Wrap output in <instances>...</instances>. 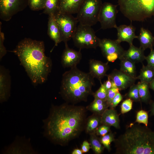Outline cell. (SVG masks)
I'll return each mask as SVG.
<instances>
[{
  "instance_id": "6da1fadb",
  "label": "cell",
  "mask_w": 154,
  "mask_h": 154,
  "mask_svg": "<svg viewBox=\"0 0 154 154\" xmlns=\"http://www.w3.org/2000/svg\"><path fill=\"white\" fill-rule=\"evenodd\" d=\"M87 111L84 106L67 102L52 105L48 117L43 120L44 135L55 144L67 145L84 130Z\"/></svg>"
},
{
  "instance_id": "7a4b0ae2",
  "label": "cell",
  "mask_w": 154,
  "mask_h": 154,
  "mask_svg": "<svg viewBox=\"0 0 154 154\" xmlns=\"http://www.w3.org/2000/svg\"><path fill=\"white\" fill-rule=\"evenodd\" d=\"M11 52L17 56L35 86L46 81L51 70L52 62L50 58L45 54L43 41L25 38Z\"/></svg>"
},
{
  "instance_id": "3957f363",
  "label": "cell",
  "mask_w": 154,
  "mask_h": 154,
  "mask_svg": "<svg viewBox=\"0 0 154 154\" xmlns=\"http://www.w3.org/2000/svg\"><path fill=\"white\" fill-rule=\"evenodd\" d=\"M114 142L116 154H154V131L145 125L131 124Z\"/></svg>"
},
{
  "instance_id": "277c9868",
  "label": "cell",
  "mask_w": 154,
  "mask_h": 154,
  "mask_svg": "<svg viewBox=\"0 0 154 154\" xmlns=\"http://www.w3.org/2000/svg\"><path fill=\"white\" fill-rule=\"evenodd\" d=\"M94 78L89 72L82 71L77 67L71 68L62 75L60 94L69 104L86 102L88 96L93 93Z\"/></svg>"
},
{
  "instance_id": "5b68a950",
  "label": "cell",
  "mask_w": 154,
  "mask_h": 154,
  "mask_svg": "<svg viewBox=\"0 0 154 154\" xmlns=\"http://www.w3.org/2000/svg\"><path fill=\"white\" fill-rule=\"evenodd\" d=\"M119 9L130 21L143 22L154 17V0H117Z\"/></svg>"
},
{
  "instance_id": "8992f818",
  "label": "cell",
  "mask_w": 154,
  "mask_h": 154,
  "mask_svg": "<svg viewBox=\"0 0 154 154\" xmlns=\"http://www.w3.org/2000/svg\"><path fill=\"white\" fill-rule=\"evenodd\" d=\"M102 4L101 0H84L77 13L79 23L90 27L96 24Z\"/></svg>"
},
{
  "instance_id": "52a82bcc",
  "label": "cell",
  "mask_w": 154,
  "mask_h": 154,
  "mask_svg": "<svg viewBox=\"0 0 154 154\" xmlns=\"http://www.w3.org/2000/svg\"><path fill=\"white\" fill-rule=\"evenodd\" d=\"M75 45L80 50L96 49L99 46L100 39L97 37L90 26L79 23L72 38Z\"/></svg>"
},
{
  "instance_id": "ba28073f",
  "label": "cell",
  "mask_w": 154,
  "mask_h": 154,
  "mask_svg": "<svg viewBox=\"0 0 154 154\" xmlns=\"http://www.w3.org/2000/svg\"><path fill=\"white\" fill-rule=\"evenodd\" d=\"M55 20L58 27L61 42L65 44L71 38L76 31L78 22L76 17L72 14L58 11L54 15Z\"/></svg>"
},
{
  "instance_id": "9c48e42d",
  "label": "cell",
  "mask_w": 154,
  "mask_h": 154,
  "mask_svg": "<svg viewBox=\"0 0 154 154\" xmlns=\"http://www.w3.org/2000/svg\"><path fill=\"white\" fill-rule=\"evenodd\" d=\"M28 0H0V18L5 21L11 19L28 6Z\"/></svg>"
},
{
  "instance_id": "30bf717a",
  "label": "cell",
  "mask_w": 154,
  "mask_h": 154,
  "mask_svg": "<svg viewBox=\"0 0 154 154\" xmlns=\"http://www.w3.org/2000/svg\"><path fill=\"white\" fill-rule=\"evenodd\" d=\"M102 53L107 60L113 62L123 57L125 50L116 40L104 38L100 39L99 44Z\"/></svg>"
},
{
  "instance_id": "8fae6325",
  "label": "cell",
  "mask_w": 154,
  "mask_h": 154,
  "mask_svg": "<svg viewBox=\"0 0 154 154\" xmlns=\"http://www.w3.org/2000/svg\"><path fill=\"white\" fill-rule=\"evenodd\" d=\"M117 6V5L109 2L102 3L98 18L102 29L116 28L117 27L116 23V15L118 12Z\"/></svg>"
},
{
  "instance_id": "7c38bea8",
  "label": "cell",
  "mask_w": 154,
  "mask_h": 154,
  "mask_svg": "<svg viewBox=\"0 0 154 154\" xmlns=\"http://www.w3.org/2000/svg\"><path fill=\"white\" fill-rule=\"evenodd\" d=\"M11 77L9 70L3 66H0V102L7 101L10 96Z\"/></svg>"
},
{
  "instance_id": "4fadbf2b",
  "label": "cell",
  "mask_w": 154,
  "mask_h": 154,
  "mask_svg": "<svg viewBox=\"0 0 154 154\" xmlns=\"http://www.w3.org/2000/svg\"><path fill=\"white\" fill-rule=\"evenodd\" d=\"M65 48L61 57V64L64 68L76 67L82 58V54L80 50L76 51L68 47L67 43L65 44Z\"/></svg>"
},
{
  "instance_id": "5bb4252c",
  "label": "cell",
  "mask_w": 154,
  "mask_h": 154,
  "mask_svg": "<svg viewBox=\"0 0 154 154\" xmlns=\"http://www.w3.org/2000/svg\"><path fill=\"white\" fill-rule=\"evenodd\" d=\"M119 90L125 89L134 83L136 79L120 70H114L108 75Z\"/></svg>"
},
{
  "instance_id": "9a60e30c",
  "label": "cell",
  "mask_w": 154,
  "mask_h": 154,
  "mask_svg": "<svg viewBox=\"0 0 154 154\" xmlns=\"http://www.w3.org/2000/svg\"><path fill=\"white\" fill-rule=\"evenodd\" d=\"M116 29L117 31V39L116 40L119 43L125 41L130 46L133 44V39L138 38L135 34V28L131 23L129 25H123L117 26Z\"/></svg>"
},
{
  "instance_id": "2e32d148",
  "label": "cell",
  "mask_w": 154,
  "mask_h": 154,
  "mask_svg": "<svg viewBox=\"0 0 154 154\" xmlns=\"http://www.w3.org/2000/svg\"><path fill=\"white\" fill-rule=\"evenodd\" d=\"M108 63L90 59L89 62V73L94 78H96L101 82L102 78L107 76L106 73L109 68Z\"/></svg>"
},
{
  "instance_id": "e0dca14e",
  "label": "cell",
  "mask_w": 154,
  "mask_h": 154,
  "mask_svg": "<svg viewBox=\"0 0 154 154\" xmlns=\"http://www.w3.org/2000/svg\"><path fill=\"white\" fill-rule=\"evenodd\" d=\"M84 0H58V11L72 14L77 13Z\"/></svg>"
},
{
  "instance_id": "ac0fdd59",
  "label": "cell",
  "mask_w": 154,
  "mask_h": 154,
  "mask_svg": "<svg viewBox=\"0 0 154 154\" xmlns=\"http://www.w3.org/2000/svg\"><path fill=\"white\" fill-rule=\"evenodd\" d=\"M119 116L114 108L107 109L101 116L102 124L119 128Z\"/></svg>"
},
{
  "instance_id": "d6986e66",
  "label": "cell",
  "mask_w": 154,
  "mask_h": 154,
  "mask_svg": "<svg viewBox=\"0 0 154 154\" xmlns=\"http://www.w3.org/2000/svg\"><path fill=\"white\" fill-rule=\"evenodd\" d=\"M144 51L140 47H136L133 44L130 46L127 50H125L122 58L129 60L135 63L141 62L145 60Z\"/></svg>"
},
{
  "instance_id": "ffe728a7",
  "label": "cell",
  "mask_w": 154,
  "mask_h": 154,
  "mask_svg": "<svg viewBox=\"0 0 154 154\" xmlns=\"http://www.w3.org/2000/svg\"><path fill=\"white\" fill-rule=\"evenodd\" d=\"M48 34L54 42V46L61 42L59 30L55 19L54 15H49L48 23Z\"/></svg>"
},
{
  "instance_id": "44dd1931",
  "label": "cell",
  "mask_w": 154,
  "mask_h": 154,
  "mask_svg": "<svg viewBox=\"0 0 154 154\" xmlns=\"http://www.w3.org/2000/svg\"><path fill=\"white\" fill-rule=\"evenodd\" d=\"M137 38L140 42V47L143 50H144L147 48L150 50L153 49L154 45V37L149 30L141 27Z\"/></svg>"
},
{
  "instance_id": "7402d4cb",
  "label": "cell",
  "mask_w": 154,
  "mask_h": 154,
  "mask_svg": "<svg viewBox=\"0 0 154 154\" xmlns=\"http://www.w3.org/2000/svg\"><path fill=\"white\" fill-rule=\"evenodd\" d=\"M100 124H101V116L93 114L87 118L84 129L85 132L89 134L96 133Z\"/></svg>"
},
{
  "instance_id": "603a6c76",
  "label": "cell",
  "mask_w": 154,
  "mask_h": 154,
  "mask_svg": "<svg viewBox=\"0 0 154 154\" xmlns=\"http://www.w3.org/2000/svg\"><path fill=\"white\" fill-rule=\"evenodd\" d=\"M109 107L106 101L100 99L94 98L93 101L86 107L93 114L101 116L106 110Z\"/></svg>"
},
{
  "instance_id": "cb8c5ba5",
  "label": "cell",
  "mask_w": 154,
  "mask_h": 154,
  "mask_svg": "<svg viewBox=\"0 0 154 154\" xmlns=\"http://www.w3.org/2000/svg\"><path fill=\"white\" fill-rule=\"evenodd\" d=\"M141 82H144L149 84L154 79V67L143 64L139 75L135 78Z\"/></svg>"
},
{
  "instance_id": "d4e9b609",
  "label": "cell",
  "mask_w": 154,
  "mask_h": 154,
  "mask_svg": "<svg viewBox=\"0 0 154 154\" xmlns=\"http://www.w3.org/2000/svg\"><path fill=\"white\" fill-rule=\"evenodd\" d=\"M120 60V70L131 76L135 78L136 76L135 63L124 58Z\"/></svg>"
},
{
  "instance_id": "484cf974",
  "label": "cell",
  "mask_w": 154,
  "mask_h": 154,
  "mask_svg": "<svg viewBox=\"0 0 154 154\" xmlns=\"http://www.w3.org/2000/svg\"><path fill=\"white\" fill-rule=\"evenodd\" d=\"M90 143L91 148L96 154H100L104 151V147L102 145L100 139L97 136L96 133L89 134Z\"/></svg>"
},
{
  "instance_id": "4316f807",
  "label": "cell",
  "mask_w": 154,
  "mask_h": 154,
  "mask_svg": "<svg viewBox=\"0 0 154 154\" xmlns=\"http://www.w3.org/2000/svg\"><path fill=\"white\" fill-rule=\"evenodd\" d=\"M140 100L146 102L150 97L149 84L144 82H139L137 84Z\"/></svg>"
},
{
  "instance_id": "83f0119b",
  "label": "cell",
  "mask_w": 154,
  "mask_h": 154,
  "mask_svg": "<svg viewBox=\"0 0 154 154\" xmlns=\"http://www.w3.org/2000/svg\"><path fill=\"white\" fill-rule=\"evenodd\" d=\"M58 10V0H46L43 13L54 15Z\"/></svg>"
},
{
  "instance_id": "f1b7e54d",
  "label": "cell",
  "mask_w": 154,
  "mask_h": 154,
  "mask_svg": "<svg viewBox=\"0 0 154 154\" xmlns=\"http://www.w3.org/2000/svg\"><path fill=\"white\" fill-rule=\"evenodd\" d=\"M46 0H28V6L33 11L43 10Z\"/></svg>"
},
{
  "instance_id": "f546056e",
  "label": "cell",
  "mask_w": 154,
  "mask_h": 154,
  "mask_svg": "<svg viewBox=\"0 0 154 154\" xmlns=\"http://www.w3.org/2000/svg\"><path fill=\"white\" fill-rule=\"evenodd\" d=\"M114 139L113 134L110 132L102 136L100 140L104 147L110 152L111 149L110 144L112 142L114 141Z\"/></svg>"
},
{
  "instance_id": "4dcf8cb0",
  "label": "cell",
  "mask_w": 154,
  "mask_h": 154,
  "mask_svg": "<svg viewBox=\"0 0 154 154\" xmlns=\"http://www.w3.org/2000/svg\"><path fill=\"white\" fill-rule=\"evenodd\" d=\"M101 85L99 89L92 95L94 98H98L106 101L107 97V90L106 89L104 84L100 82Z\"/></svg>"
},
{
  "instance_id": "1f68e13d",
  "label": "cell",
  "mask_w": 154,
  "mask_h": 154,
  "mask_svg": "<svg viewBox=\"0 0 154 154\" xmlns=\"http://www.w3.org/2000/svg\"><path fill=\"white\" fill-rule=\"evenodd\" d=\"M129 98L136 102L140 100L137 84H134L130 87L127 95Z\"/></svg>"
},
{
  "instance_id": "d6a6232c",
  "label": "cell",
  "mask_w": 154,
  "mask_h": 154,
  "mask_svg": "<svg viewBox=\"0 0 154 154\" xmlns=\"http://www.w3.org/2000/svg\"><path fill=\"white\" fill-rule=\"evenodd\" d=\"M148 117V114L146 112L143 110H140L137 113L136 121L139 123H143L147 126Z\"/></svg>"
},
{
  "instance_id": "836d02e7",
  "label": "cell",
  "mask_w": 154,
  "mask_h": 154,
  "mask_svg": "<svg viewBox=\"0 0 154 154\" xmlns=\"http://www.w3.org/2000/svg\"><path fill=\"white\" fill-rule=\"evenodd\" d=\"M133 100L128 98L123 101L121 106V111L122 114L127 113L132 108Z\"/></svg>"
},
{
  "instance_id": "e575fe53",
  "label": "cell",
  "mask_w": 154,
  "mask_h": 154,
  "mask_svg": "<svg viewBox=\"0 0 154 154\" xmlns=\"http://www.w3.org/2000/svg\"><path fill=\"white\" fill-rule=\"evenodd\" d=\"M0 25V60L1 61L3 57L6 54L7 51L4 45L5 37L4 33L1 31V22Z\"/></svg>"
},
{
  "instance_id": "d590c367",
  "label": "cell",
  "mask_w": 154,
  "mask_h": 154,
  "mask_svg": "<svg viewBox=\"0 0 154 154\" xmlns=\"http://www.w3.org/2000/svg\"><path fill=\"white\" fill-rule=\"evenodd\" d=\"M117 88L112 87L107 90V97L106 102L110 107L113 99L116 95L119 92Z\"/></svg>"
},
{
  "instance_id": "8d00e7d4",
  "label": "cell",
  "mask_w": 154,
  "mask_h": 154,
  "mask_svg": "<svg viewBox=\"0 0 154 154\" xmlns=\"http://www.w3.org/2000/svg\"><path fill=\"white\" fill-rule=\"evenodd\" d=\"M110 126L104 124L99 126L96 129V134L97 135L104 136L109 132Z\"/></svg>"
},
{
  "instance_id": "74e56055",
  "label": "cell",
  "mask_w": 154,
  "mask_h": 154,
  "mask_svg": "<svg viewBox=\"0 0 154 154\" xmlns=\"http://www.w3.org/2000/svg\"><path fill=\"white\" fill-rule=\"evenodd\" d=\"M122 98L121 95L119 92L118 93L113 99L110 108H114L121 101Z\"/></svg>"
},
{
  "instance_id": "f35d334b",
  "label": "cell",
  "mask_w": 154,
  "mask_h": 154,
  "mask_svg": "<svg viewBox=\"0 0 154 154\" xmlns=\"http://www.w3.org/2000/svg\"><path fill=\"white\" fill-rule=\"evenodd\" d=\"M145 60L147 62V65L154 67V50H151L150 52L147 56H145Z\"/></svg>"
},
{
  "instance_id": "ab89813d",
  "label": "cell",
  "mask_w": 154,
  "mask_h": 154,
  "mask_svg": "<svg viewBox=\"0 0 154 154\" xmlns=\"http://www.w3.org/2000/svg\"><path fill=\"white\" fill-rule=\"evenodd\" d=\"M91 148L90 143L87 140L83 141L81 146V149L83 153L88 152Z\"/></svg>"
},
{
  "instance_id": "60d3db41",
  "label": "cell",
  "mask_w": 154,
  "mask_h": 154,
  "mask_svg": "<svg viewBox=\"0 0 154 154\" xmlns=\"http://www.w3.org/2000/svg\"><path fill=\"white\" fill-rule=\"evenodd\" d=\"M107 76L108 77V79L103 84L106 89L108 90L112 87V82L110 77L108 75Z\"/></svg>"
},
{
  "instance_id": "b9f144b4",
  "label": "cell",
  "mask_w": 154,
  "mask_h": 154,
  "mask_svg": "<svg viewBox=\"0 0 154 154\" xmlns=\"http://www.w3.org/2000/svg\"><path fill=\"white\" fill-rule=\"evenodd\" d=\"M83 153L81 149H74L72 152V154H82Z\"/></svg>"
},
{
  "instance_id": "7bdbcfd3",
  "label": "cell",
  "mask_w": 154,
  "mask_h": 154,
  "mask_svg": "<svg viewBox=\"0 0 154 154\" xmlns=\"http://www.w3.org/2000/svg\"><path fill=\"white\" fill-rule=\"evenodd\" d=\"M149 87L154 91V79L149 84Z\"/></svg>"
},
{
  "instance_id": "ee69618b",
  "label": "cell",
  "mask_w": 154,
  "mask_h": 154,
  "mask_svg": "<svg viewBox=\"0 0 154 154\" xmlns=\"http://www.w3.org/2000/svg\"><path fill=\"white\" fill-rule=\"evenodd\" d=\"M151 110L153 114H154V103L152 105Z\"/></svg>"
}]
</instances>
